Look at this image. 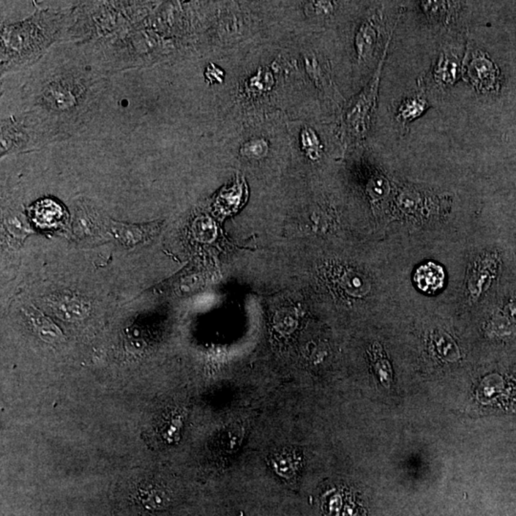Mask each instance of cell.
<instances>
[{"label": "cell", "instance_id": "obj_1", "mask_svg": "<svg viewBox=\"0 0 516 516\" xmlns=\"http://www.w3.org/2000/svg\"><path fill=\"white\" fill-rule=\"evenodd\" d=\"M76 5H61L38 10L19 23L2 25L0 72L26 69L57 42L67 40Z\"/></svg>", "mask_w": 516, "mask_h": 516}, {"label": "cell", "instance_id": "obj_2", "mask_svg": "<svg viewBox=\"0 0 516 516\" xmlns=\"http://www.w3.org/2000/svg\"><path fill=\"white\" fill-rule=\"evenodd\" d=\"M106 70L149 67L171 59L181 49L176 38H166L144 25L118 37L95 42Z\"/></svg>", "mask_w": 516, "mask_h": 516}, {"label": "cell", "instance_id": "obj_3", "mask_svg": "<svg viewBox=\"0 0 516 516\" xmlns=\"http://www.w3.org/2000/svg\"><path fill=\"white\" fill-rule=\"evenodd\" d=\"M95 88L96 78L88 74L55 73L38 87L32 110L43 115L65 133L62 125L81 117L94 100Z\"/></svg>", "mask_w": 516, "mask_h": 516}, {"label": "cell", "instance_id": "obj_4", "mask_svg": "<svg viewBox=\"0 0 516 516\" xmlns=\"http://www.w3.org/2000/svg\"><path fill=\"white\" fill-rule=\"evenodd\" d=\"M65 133L46 117L35 110L23 112L1 120V157L42 149Z\"/></svg>", "mask_w": 516, "mask_h": 516}, {"label": "cell", "instance_id": "obj_5", "mask_svg": "<svg viewBox=\"0 0 516 516\" xmlns=\"http://www.w3.org/2000/svg\"><path fill=\"white\" fill-rule=\"evenodd\" d=\"M389 48L387 46L367 86L341 108L340 136L348 144L360 143L369 133L378 102L382 67Z\"/></svg>", "mask_w": 516, "mask_h": 516}, {"label": "cell", "instance_id": "obj_6", "mask_svg": "<svg viewBox=\"0 0 516 516\" xmlns=\"http://www.w3.org/2000/svg\"><path fill=\"white\" fill-rule=\"evenodd\" d=\"M393 34V29L387 28L384 6H379L367 13L355 37V49L357 59L360 64H369L379 53L382 45H386L391 40L384 42V37Z\"/></svg>", "mask_w": 516, "mask_h": 516}, {"label": "cell", "instance_id": "obj_7", "mask_svg": "<svg viewBox=\"0 0 516 516\" xmlns=\"http://www.w3.org/2000/svg\"><path fill=\"white\" fill-rule=\"evenodd\" d=\"M466 74L471 86L482 94H493L500 89V71L484 52L471 54L466 64Z\"/></svg>", "mask_w": 516, "mask_h": 516}, {"label": "cell", "instance_id": "obj_8", "mask_svg": "<svg viewBox=\"0 0 516 516\" xmlns=\"http://www.w3.org/2000/svg\"><path fill=\"white\" fill-rule=\"evenodd\" d=\"M304 62L308 75L310 76L311 80L314 81L319 91L325 97L335 102L336 105L340 108L341 106L343 108L345 103L333 81L331 70H330L327 59L315 52L309 51L304 54Z\"/></svg>", "mask_w": 516, "mask_h": 516}, {"label": "cell", "instance_id": "obj_9", "mask_svg": "<svg viewBox=\"0 0 516 516\" xmlns=\"http://www.w3.org/2000/svg\"><path fill=\"white\" fill-rule=\"evenodd\" d=\"M417 4L428 23L441 28H449L457 23L465 8V2L460 1H420Z\"/></svg>", "mask_w": 516, "mask_h": 516}, {"label": "cell", "instance_id": "obj_10", "mask_svg": "<svg viewBox=\"0 0 516 516\" xmlns=\"http://www.w3.org/2000/svg\"><path fill=\"white\" fill-rule=\"evenodd\" d=\"M462 65L458 55L454 52L449 49L441 51L431 69L433 83L444 88L453 86L463 74Z\"/></svg>", "mask_w": 516, "mask_h": 516}, {"label": "cell", "instance_id": "obj_11", "mask_svg": "<svg viewBox=\"0 0 516 516\" xmlns=\"http://www.w3.org/2000/svg\"><path fill=\"white\" fill-rule=\"evenodd\" d=\"M445 272L443 268L433 262H428L418 268L414 275V281L420 291L428 294H433L441 290L445 283Z\"/></svg>", "mask_w": 516, "mask_h": 516}, {"label": "cell", "instance_id": "obj_12", "mask_svg": "<svg viewBox=\"0 0 516 516\" xmlns=\"http://www.w3.org/2000/svg\"><path fill=\"white\" fill-rule=\"evenodd\" d=\"M53 312L64 321H75L83 319L89 311V305L75 297H62L51 302Z\"/></svg>", "mask_w": 516, "mask_h": 516}, {"label": "cell", "instance_id": "obj_13", "mask_svg": "<svg viewBox=\"0 0 516 516\" xmlns=\"http://www.w3.org/2000/svg\"><path fill=\"white\" fill-rule=\"evenodd\" d=\"M428 108V103L424 96L420 94L408 96L399 103L397 109H396V120L406 127L414 120L422 116Z\"/></svg>", "mask_w": 516, "mask_h": 516}, {"label": "cell", "instance_id": "obj_14", "mask_svg": "<svg viewBox=\"0 0 516 516\" xmlns=\"http://www.w3.org/2000/svg\"><path fill=\"white\" fill-rule=\"evenodd\" d=\"M26 315L29 316L35 332L46 343H57L64 340V335L59 327L37 309L30 308L27 310Z\"/></svg>", "mask_w": 516, "mask_h": 516}, {"label": "cell", "instance_id": "obj_15", "mask_svg": "<svg viewBox=\"0 0 516 516\" xmlns=\"http://www.w3.org/2000/svg\"><path fill=\"white\" fill-rule=\"evenodd\" d=\"M271 464L275 474L285 479H290L299 469V460L294 452L284 450L273 456Z\"/></svg>", "mask_w": 516, "mask_h": 516}, {"label": "cell", "instance_id": "obj_16", "mask_svg": "<svg viewBox=\"0 0 516 516\" xmlns=\"http://www.w3.org/2000/svg\"><path fill=\"white\" fill-rule=\"evenodd\" d=\"M193 234L202 242H210L217 236V227L214 221L207 217L196 218L193 226Z\"/></svg>", "mask_w": 516, "mask_h": 516}, {"label": "cell", "instance_id": "obj_17", "mask_svg": "<svg viewBox=\"0 0 516 516\" xmlns=\"http://www.w3.org/2000/svg\"><path fill=\"white\" fill-rule=\"evenodd\" d=\"M269 151V146L264 139L256 138L248 141L241 147L240 153L242 156L251 160H260L266 156Z\"/></svg>", "mask_w": 516, "mask_h": 516}, {"label": "cell", "instance_id": "obj_18", "mask_svg": "<svg viewBox=\"0 0 516 516\" xmlns=\"http://www.w3.org/2000/svg\"><path fill=\"white\" fill-rule=\"evenodd\" d=\"M35 214L38 219L43 223H53L62 217V210L59 204L51 200L42 201L35 207Z\"/></svg>", "mask_w": 516, "mask_h": 516}, {"label": "cell", "instance_id": "obj_19", "mask_svg": "<svg viewBox=\"0 0 516 516\" xmlns=\"http://www.w3.org/2000/svg\"><path fill=\"white\" fill-rule=\"evenodd\" d=\"M300 141H302L300 143L302 144V149L309 155L311 159H319L321 147L315 131L310 128H304L300 133Z\"/></svg>", "mask_w": 516, "mask_h": 516}, {"label": "cell", "instance_id": "obj_20", "mask_svg": "<svg viewBox=\"0 0 516 516\" xmlns=\"http://www.w3.org/2000/svg\"><path fill=\"white\" fill-rule=\"evenodd\" d=\"M340 277V283L348 293L362 294L367 293L368 288L360 275L352 271H344Z\"/></svg>", "mask_w": 516, "mask_h": 516}, {"label": "cell", "instance_id": "obj_21", "mask_svg": "<svg viewBox=\"0 0 516 516\" xmlns=\"http://www.w3.org/2000/svg\"><path fill=\"white\" fill-rule=\"evenodd\" d=\"M115 233L118 234L122 239L127 243H136L143 239L144 229L137 226L122 225L114 223Z\"/></svg>", "mask_w": 516, "mask_h": 516}, {"label": "cell", "instance_id": "obj_22", "mask_svg": "<svg viewBox=\"0 0 516 516\" xmlns=\"http://www.w3.org/2000/svg\"><path fill=\"white\" fill-rule=\"evenodd\" d=\"M389 188L386 179L384 177L377 176H374L368 183L367 193L374 201L381 200L386 197V193H389Z\"/></svg>", "mask_w": 516, "mask_h": 516}, {"label": "cell", "instance_id": "obj_23", "mask_svg": "<svg viewBox=\"0 0 516 516\" xmlns=\"http://www.w3.org/2000/svg\"><path fill=\"white\" fill-rule=\"evenodd\" d=\"M337 2L310 1L305 5V12L311 16H327L335 12Z\"/></svg>", "mask_w": 516, "mask_h": 516}, {"label": "cell", "instance_id": "obj_24", "mask_svg": "<svg viewBox=\"0 0 516 516\" xmlns=\"http://www.w3.org/2000/svg\"><path fill=\"white\" fill-rule=\"evenodd\" d=\"M5 224L12 234H19L21 236V234H23V231H25L21 215L19 217L18 215H10L5 219Z\"/></svg>", "mask_w": 516, "mask_h": 516}]
</instances>
